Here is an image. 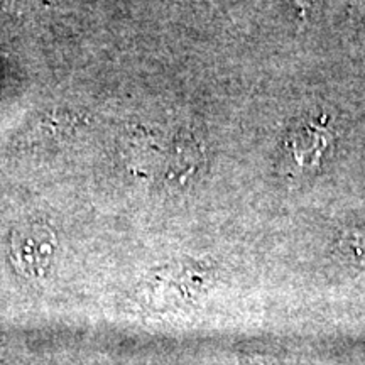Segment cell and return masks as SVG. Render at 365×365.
I'll return each instance as SVG.
<instances>
[{"label":"cell","mask_w":365,"mask_h":365,"mask_svg":"<svg viewBox=\"0 0 365 365\" xmlns=\"http://www.w3.org/2000/svg\"><path fill=\"white\" fill-rule=\"evenodd\" d=\"M317 2V0H296V4H298L299 7H308L312 6V4Z\"/></svg>","instance_id":"1"}]
</instances>
